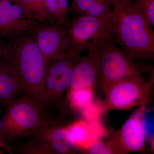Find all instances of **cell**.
<instances>
[{
    "label": "cell",
    "instance_id": "cell-2",
    "mask_svg": "<svg viewBox=\"0 0 154 154\" xmlns=\"http://www.w3.org/2000/svg\"><path fill=\"white\" fill-rule=\"evenodd\" d=\"M110 35L134 61L153 60L154 31L133 0H112Z\"/></svg>",
    "mask_w": 154,
    "mask_h": 154
},
{
    "label": "cell",
    "instance_id": "cell-10",
    "mask_svg": "<svg viewBox=\"0 0 154 154\" xmlns=\"http://www.w3.org/2000/svg\"><path fill=\"white\" fill-rule=\"evenodd\" d=\"M62 119H51L48 117L34 136L47 144L55 154L81 153L79 149L74 144Z\"/></svg>",
    "mask_w": 154,
    "mask_h": 154
},
{
    "label": "cell",
    "instance_id": "cell-11",
    "mask_svg": "<svg viewBox=\"0 0 154 154\" xmlns=\"http://www.w3.org/2000/svg\"><path fill=\"white\" fill-rule=\"evenodd\" d=\"M73 143L84 154L86 149L94 142L109 135L99 122L89 123L85 120H78L66 125Z\"/></svg>",
    "mask_w": 154,
    "mask_h": 154
},
{
    "label": "cell",
    "instance_id": "cell-6",
    "mask_svg": "<svg viewBox=\"0 0 154 154\" xmlns=\"http://www.w3.org/2000/svg\"><path fill=\"white\" fill-rule=\"evenodd\" d=\"M154 85V73L146 82L140 75L119 80L104 90L105 113L113 110H130L146 105Z\"/></svg>",
    "mask_w": 154,
    "mask_h": 154
},
{
    "label": "cell",
    "instance_id": "cell-13",
    "mask_svg": "<svg viewBox=\"0 0 154 154\" xmlns=\"http://www.w3.org/2000/svg\"><path fill=\"white\" fill-rule=\"evenodd\" d=\"M22 96L11 69L5 60L0 57V105L6 108Z\"/></svg>",
    "mask_w": 154,
    "mask_h": 154
},
{
    "label": "cell",
    "instance_id": "cell-20",
    "mask_svg": "<svg viewBox=\"0 0 154 154\" xmlns=\"http://www.w3.org/2000/svg\"><path fill=\"white\" fill-rule=\"evenodd\" d=\"M85 121L89 123L99 122L102 115L105 114V109L102 101H93L82 111Z\"/></svg>",
    "mask_w": 154,
    "mask_h": 154
},
{
    "label": "cell",
    "instance_id": "cell-5",
    "mask_svg": "<svg viewBox=\"0 0 154 154\" xmlns=\"http://www.w3.org/2000/svg\"><path fill=\"white\" fill-rule=\"evenodd\" d=\"M99 75L98 86L102 91L119 80L140 75L138 68L111 36L105 42L88 51Z\"/></svg>",
    "mask_w": 154,
    "mask_h": 154
},
{
    "label": "cell",
    "instance_id": "cell-17",
    "mask_svg": "<svg viewBox=\"0 0 154 154\" xmlns=\"http://www.w3.org/2000/svg\"><path fill=\"white\" fill-rule=\"evenodd\" d=\"M94 91L91 89L69 90L66 98L67 106L72 111L82 112L94 101Z\"/></svg>",
    "mask_w": 154,
    "mask_h": 154
},
{
    "label": "cell",
    "instance_id": "cell-22",
    "mask_svg": "<svg viewBox=\"0 0 154 154\" xmlns=\"http://www.w3.org/2000/svg\"><path fill=\"white\" fill-rule=\"evenodd\" d=\"M84 154H112V153L107 144L100 139L93 143L86 149Z\"/></svg>",
    "mask_w": 154,
    "mask_h": 154
},
{
    "label": "cell",
    "instance_id": "cell-26",
    "mask_svg": "<svg viewBox=\"0 0 154 154\" xmlns=\"http://www.w3.org/2000/svg\"><path fill=\"white\" fill-rule=\"evenodd\" d=\"M9 1H11L12 2L14 3V2H15L16 0H9Z\"/></svg>",
    "mask_w": 154,
    "mask_h": 154
},
{
    "label": "cell",
    "instance_id": "cell-16",
    "mask_svg": "<svg viewBox=\"0 0 154 154\" xmlns=\"http://www.w3.org/2000/svg\"><path fill=\"white\" fill-rule=\"evenodd\" d=\"M26 138L22 141L17 142L13 145H10L13 154H55L47 143L35 136Z\"/></svg>",
    "mask_w": 154,
    "mask_h": 154
},
{
    "label": "cell",
    "instance_id": "cell-7",
    "mask_svg": "<svg viewBox=\"0 0 154 154\" xmlns=\"http://www.w3.org/2000/svg\"><path fill=\"white\" fill-rule=\"evenodd\" d=\"M146 105L139 106L117 131L110 129L106 143L112 154L142 152L145 147Z\"/></svg>",
    "mask_w": 154,
    "mask_h": 154
},
{
    "label": "cell",
    "instance_id": "cell-1",
    "mask_svg": "<svg viewBox=\"0 0 154 154\" xmlns=\"http://www.w3.org/2000/svg\"><path fill=\"white\" fill-rule=\"evenodd\" d=\"M2 57L14 74L22 96L47 110L45 78L48 60L33 34L22 33L5 39Z\"/></svg>",
    "mask_w": 154,
    "mask_h": 154
},
{
    "label": "cell",
    "instance_id": "cell-3",
    "mask_svg": "<svg viewBox=\"0 0 154 154\" xmlns=\"http://www.w3.org/2000/svg\"><path fill=\"white\" fill-rule=\"evenodd\" d=\"M48 119L45 112L22 96L6 107L0 120V137L10 145L34 135Z\"/></svg>",
    "mask_w": 154,
    "mask_h": 154
},
{
    "label": "cell",
    "instance_id": "cell-9",
    "mask_svg": "<svg viewBox=\"0 0 154 154\" xmlns=\"http://www.w3.org/2000/svg\"><path fill=\"white\" fill-rule=\"evenodd\" d=\"M37 21L29 19L20 7L9 0L0 4V38L30 33L32 34Z\"/></svg>",
    "mask_w": 154,
    "mask_h": 154
},
{
    "label": "cell",
    "instance_id": "cell-15",
    "mask_svg": "<svg viewBox=\"0 0 154 154\" xmlns=\"http://www.w3.org/2000/svg\"><path fill=\"white\" fill-rule=\"evenodd\" d=\"M112 0H72L69 12L74 17L101 16L110 14Z\"/></svg>",
    "mask_w": 154,
    "mask_h": 154
},
{
    "label": "cell",
    "instance_id": "cell-21",
    "mask_svg": "<svg viewBox=\"0 0 154 154\" xmlns=\"http://www.w3.org/2000/svg\"><path fill=\"white\" fill-rule=\"evenodd\" d=\"M137 9L152 27H154V0H133Z\"/></svg>",
    "mask_w": 154,
    "mask_h": 154
},
{
    "label": "cell",
    "instance_id": "cell-24",
    "mask_svg": "<svg viewBox=\"0 0 154 154\" xmlns=\"http://www.w3.org/2000/svg\"><path fill=\"white\" fill-rule=\"evenodd\" d=\"M5 41L4 39L0 38V57H2L3 51L5 49Z\"/></svg>",
    "mask_w": 154,
    "mask_h": 154
},
{
    "label": "cell",
    "instance_id": "cell-25",
    "mask_svg": "<svg viewBox=\"0 0 154 154\" xmlns=\"http://www.w3.org/2000/svg\"><path fill=\"white\" fill-rule=\"evenodd\" d=\"M149 145L152 151L154 152V137L153 136H152L150 138Z\"/></svg>",
    "mask_w": 154,
    "mask_h": 154
},
{
    "label": "cell",
    "instance_id": "cell-12",
    "mask_svg": "<svg viewBox=\"0 0 154 154\" xmlns=\"http://www.w3.org/2000/svg\"><path fill=\"white\" fill-rule=\"evenodd\" d=\"M99 75L91 54L80 56L73 71L69 90L91 89L94 90L99 84Z\"/></svg>",
    "mask_w": 154,
    "mask_h": 154
},
{
    "label": "cell",
    "instance_id": "cell-19",
    "mask_svg": "<svg viewBox=\"0 0 154 154\" xmlns=\"http://www.w3.org/2000/svg\"><path fill=\"white\" fill-rule=\"evenodd\" d=\"M46 0H16L17 4L22 9L29 19L39 22L45 21Z\"/></svg>",
    "mask_w": 154,
    "mask_h": 154
},
{
    "label": "cell",
    "instance_id": "cell-4",
    "mask_svg": "<svg viewBox=\"0 0 154 154\" xmlns=\"http://www.w3.org/2000/svg\"><path fill=\"white\" fill-rule=\"evenodd\" d=\"M113 22L112 12L101 16H81L62 24L69 45L68 54L79 57L93 49L110 37Z\"/></svg>",
    "mask_w": 154,
    "mask_h": 154
},
{
    "label": "cell",
    "instance_id": "cell-27",
    "mask_svg": "<svg viewBox=\"0 0 154 154\" xmlns=\"http://www.w3.org/2000/svg\"><path fill=\"white\" fill-rule=\"evenodd\" d=\"M1 0H0V4H1Z\"/></svg>",
    "mask_w": 154,
    "mask_h": 154
},
{
    "label": "cell",
    "instance_id": "cell-14",
    "mask_svg": "<svg viewBox=\"0 0 154 154\" xmlns=\"http://www.w3.org/2000/svg\"><path fill=\"white\" fill-rule=\"evenodd\" d=\"M80 56L68 54L63 58L48 60L45 78L46 105L47 101L52 95L57 84L63 77L69 67L75 63Z\"/></svg>",
    "mask_w": 154,
    "mask_h": 154
},
{
    "label": "cell",
    "instance_id": "cell-23",
    "mask_svg": "<svg viewBox=\"0 0 154 154\" xmlns=\"http://www.w3.org/2000/svg\"><path fill=\"white\" fill-rule=\"evenodd\" d=\"M3 150H5L6 152H8L9 154H13L10 146L5 143L0 137V154L4 153Z\"/></svg>",
    "mask_w": 154,
    "mask_h": 154
},
{
    "label": "cell",
    "instance_id": "cell-8",
    "mask_svg": "<svg viewBox=\"0 0 154 154\" xmlns=\"http://www.w3.org/2000/svg\"><path fill=\"white\" fill-rule=\"evenodd\" d=\"M32 34L47 60L63 58L68 54V40L60 22H38Z\"/></svg>",
    "mask_w": 154,
    "mask_h": 154
},
{
    "label": "cell",
    "instance_id": "cell-18",
    "mask_svg": "<svg viewBox=\"0 0 154 154\" xmlns=\"http://www.w3.org/2000/svg\"><path fill=\"white\" fill-rule=\"evenodd\" d=\"M68 0H46L45 22L63 24L69 20Z\"/></svg>",
    "mask_w": 154,
    "mask_h": 154
}]
</instances>
